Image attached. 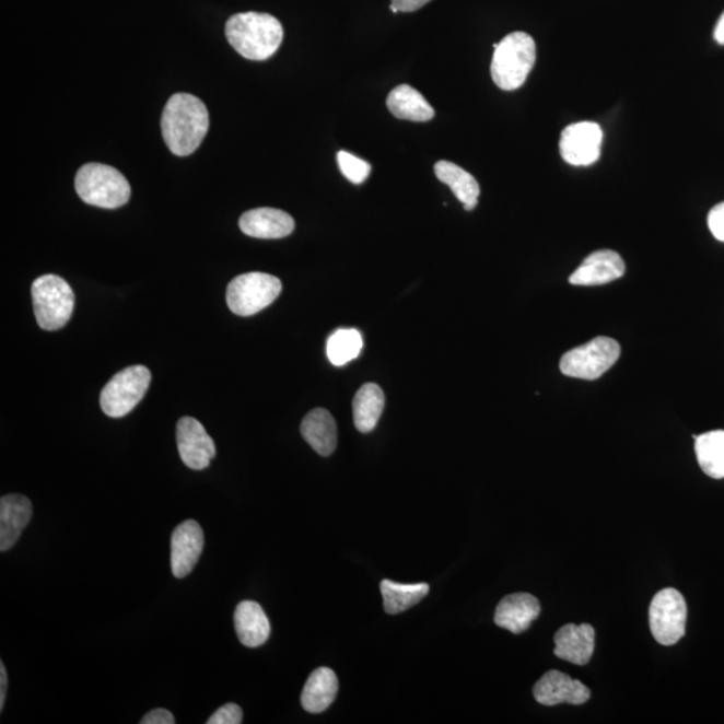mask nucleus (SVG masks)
Instances as JSON below:
<instances>
[{"label": "nucleus", "instance_id": "f257e3e1", "mask_svg": "<svg viewBox=\"0 0 724 724\" xmlns=\"http://www.w3.org/2000/svg\"><path fill=\"white\" fill-rule=\"evenodd\" d=\"M210 115L203 101L188 93L174 94L163 110L162 130L165 144L176 156H189L205 140Z\"/></svg>", "mask_w": 724, "mask_h": 724}, {"label": "nucleus", "instance_id": "f03ea898", "mask_svg": "<svg viewBox=\"0 0 724 724\" xmlns=\"http://www.w3.org/2000/svg\"><path fill=\"white\" fill-rule=\"evenodd\" d=\"M225 37L242 57L266 61L275 56L283 40V27L276 16L241 13L225 23Z\"/></svg>", "mask_w": 724, "mask_h": 724}, {"label": "nucleus", "instance_id": "7ed1b4c3", "mask_svg": "<svg viewBox=\"0 0 724 724\" xmlns=\"http://www.w3.org/2000/svg\"><path fill=\"white\" fill-rule=\"evenodd\" d=\"M491 77L502 91L512 92L525 84L536 65L537 47L529 34L515 32L494 45Z\"/></svg>", "mask_w": 724, "mask_h": 724}, {"label": "nucleus", "instance_id": "20e7f679", "mask_svg": "<svg viewBox=\"0 0 724 724\" xmlns=\"http://www.w3.org/2000/svg\"><path fill=\"white\" fill-rule=\"evenodd\" d=\"M74 186L82 201L100 209L115 210L130 199L126 176L105 164H85L77 172Z\"/></svg>", "mask_w": 724, "mask_h": 724}, {"label": "nucleus", "instance_id": "39448f33", "mask_svg": "<svg viewBox=\"0 0 724 724\" xmlns=\"http://www.w3.org/2000/svg\"><path fill=\"white\" fill-rule=\"evenodd\" d=\"M35 318L44 330L55 331L69 323L74 308V293L61 277L47 275L32 287Z\"/></svg>", "mask_w": 724, "mask_h": 724}, {"label": "nucleus", "instance_id": "423d86ee", "mask_svg": "<svg viewBox=\"0 0 724 724\" xmlns=\"http://www.w3.org/2000/svg\"><path fill=\"white\" fill-rule=\"evenodd\" d=\"M151 378V371L144 365H133L118 372L101 392L100 406L106 417L118 419L132 412L144 399Z\"/></svg>", "mask_w": 724, "mask_h": 724}, {"label": "nucleus", "instance_id": "0eeeda50", "mask_svg": "<svg viewBox=\"0 0 724 724\" xmlns=\"http://www.w3.org/2000/svg\"><path fill=\"white\" fill-rule=\"evenodd\" d=\"M282 292L277 277L265 272H247L233 279L227 288V305L236 316H254L270 306Z\"/></svg>", "mask_w": 724, "mask_h": 724}, {"label": "nucleus", "instance_id": "6e6552de", "mask_svg": "<svg viewBox=\"0 0 724 724\" xmlns=\"http://www.w3.org/2000/svg\"><path fill=\"white\" fill-rule=\"evenodd\" d=\"M620 353L619 342L614 338L597 337L563 354L560 370L568 377L597 379L616 364Z\"/></svg>", "mask_w": 724, "mask_h": 724}, {"label": "nucleus", "instance_id": "1a4fd4ad", "mask_svg": "<svg viewBox=\"0 0 724 724\" xmlns=\"http://www.w3.org/2000/svg\"><path fill=\"white\" fill-rule=\"evenodd\" d=\"M687 604L681 593L667 587L657 593L650 607V627L655 640L662 645H674L685 637Z\"/></svg>", "mask_w": 724, "mask_h": 724}, {"label": "nucleus", "instance_id": "9d476101", "mask_svg": "<svg viewBox=\"0 0 724 724\" xmlns=\"http://www.w3.org/2000/svg\"><path fill=\"white\" fill-rule=\"evenodd\" d=\"M603 129L596 122H575L562 130L561 156L574 167L595 164L602 154Z\"/></svg>", "mask_w": 724, "mask_h": 724}, {"label": "nucleus", "instance_id": "9b49d317", "mask_svg": "<svg viewBox=\"0 0 724 724\" xmlns=\"http://www.w3.org/2000/svg\"><path fill=\"white\" fill-rule=\"evenodd\" d=\"M176 442L184 465L191 470H205L215 458V443L200 421L191 417L177 421Z\"/></svg>", "mask_w": 724, "mask_h": 724}, {"label": "nucleus", "instance_id": "f8f14e48", "mask_svg": "<svg viewBox=\"0 0 724 724\" xmlns=\"http://www.w3.org/2000/svg\"><path fill=\"white\" fill-rule=\"evenodd\" d=\"M205 548V534L196 521L183 522L171 537V568L176 579L187 577Z\"/></svg>", "mask_w": 724, "mask_h": 724}, {"label": "nucleus", "instance_id": "ddd939ff", "mask_svg": "<svg viewBox=\"0 0 724 724\" xmlns=\"http://www.w3.org/2000/svg\"><path fill=\"white\" fill-rule=\"evenodd\" d=\"M534 698L544 705L568 703L580 705L591 699V690L584 682L572 679L560 670H549L533 688Z\"/></svg>", "mask_w": 724, "mask_h": 724}, {"label": "nucleus", "instance_id": "4468645a", "mask_svg": "<svg viewBox=\"0 0 724 724\" xmlns=\"http://www.w3.org/2000/svg\"><path fill=\"white\" fill-rule=\"evenodd\" d=\"M624 260L612 250H599L587 257L569 282L575 287H598L616 281L624 276Z\"/></svg>", "mask_w": 724, "mask_h": 724}, {"label": "nucleus", "instance_id": "2eb2a0df", "mask_svg": "<svg viewBox=\"0 0 724 724\" xmlns=\"http://www.w3.org/2000/svg\"><path fill=\"white\" fill-rule=\"evenodd\" d=\"M541 614V605L529 593H514L498 604L495 610V624L507 631L519 634L530 628Z\"/></svg>", "mask_w": 724, "mask_h": 724}, {"label": "nucleus", "instance_id": "dca6fc26", "mask_svg": "<svg viewBox=\"0 0 724 724\" xmlns=\"http://www.w3.org/2000/svg\"><path fill=\"white\" fill-rule=\"evenodd\" d=\"M596 631L589 624H568L557 631L554 655L562 661L586 666L595 652Z\"/></svg>", "mask_w": 724, "mask_h": 724}, {"label": "nucleus", "instance_id": "f3484780", "mask_svg": "<svg viewBox=\"0 0 724 724\" xmlns=\"http://www.w3.org/2000/svg\"><path fill=\"white\" fill-rule=\"evenodd\" d=\"M240 227L243 234L258 240H281L293 233L295 222L288 212L264 207L243 213Z\"/></svg>", "mask_w": 724, "mask_h": 724}, {"label": "nucleus", "instance_id": "a211bd4d", "mask_svg": "<svg viewBox=\"0 0 724 724\" xmlns=\"http://www.w3.org/2000/svg\"><path fill=\"white\" fill-rule=\"evenodd\" d=\"M33 515V504L21 494L0 500V550L8 551L17 542Z\"/></svg>", "mask_w": 724, "mask_h": 724}, {"label": "nucleus", "instance_id": "6ab92c4d", "mask_svg": "<svg viewBox=\"0 0 724 724\" xmlns=\"http://www.w3.org/2000/svg\"><path fill=\"white\" fill-rule=\"evenodd\" d=\"M234 626L241 643L250 649L264 645L270 637L271 627L265 610L258 603L242 602L234 615Z\"/></svg>", "mask_w": 724, "mask_h": 724}, {"label": "nucleus", "instance_id": "aec40b11", "mask_svg": "<svg viewBox=\"0 0 724 724\" xmlns=\"http://www.w3.org/2000/svg\"><path fill=\"white\" fill-rule=\"evenodd\" d=\"M301 433L311 447L320 456H329L337 447V424L324 408L308 412L301 424Z\"/></svg>", "mask_w": 724, "mask_h": 724}, {"label": "nucleus", "instance_id": "412c9836", "mask_svg": "<svg viewBox=\"0 0 724 724\" xmlns=\"http://www.w3.org/2000/svg\"><path fill=\"white\" fill-rule=\"evenodd\" d=\"M338 692V679L334 669L320 667L308 676L301 703L311 714H319L335 702Z\"/></svg>", "mask_w": 724, "mask_h": 724}, {"label": "nucleus", "instance_id": "4be33fe9", "mask_svg": "<svg viewBox=\"0 0 724 724\" xmlns=\"http://www.w3.org/2000/svg\"><path fill=\"white\" fill-rule=\"evenodd\" d=\"M387 106L392 115L400 120L427 122L435 117V109L417 89L399 85L389 93Z\"/></svg>", "mask_w": 724, "mask_h": 724}, {"label": "nucleus", "instance_id": "5701e85b", "mask_svg": "<svg viewBox=\"0 0 724 724\" xmlns=\"http://www.w3.org/2000/svg\"><path fill=\"white\" fill-rule=\"evenodd\" d=\"M435 175L439 180L451 188V191L465 206L466 211H472L478 206L479 183L467 171L447 160H441L435 164Z\"/></svg>", "mask_w": 724, "mask_h": 724}, {"label": "nucleus", "instance_id": "b1692460", "mask_svg": "<svg viewBox=\"0 0 724 724\" xmlns=\"http://www.w3.org/2000/svg\"><path fill=\"white\" fill-rule=\"evenodd\" d=\"M385 396L377 384H365L359 389L353 400L354 425L362 433L376 429L384 411Z\"/></svg>", "mask_w": 724, "mask_h": 724}, {"label": "nucleus", "instance_id": "393cba45", "mask_svg": "<svg viewBox=\"0 0 724 724\" xmlns=\"http://www.w3.org/2000/svg\"><path fill=\"white\" fill-rule=\"evenodd\" d=\"M379 591L384 599V609L388 615H399L414 607L430 592L429 584H399L395 581L383 580Z\"/></svg>", "mask_w": 724, "mask_h": 724}, {"label": "nucleus", "instance_id": "a878e982", "mask_svg": "<svg viewBox=\"0 0 724 724\" xmlns=\"http://www.w3.org/2000/svg\"><path fill=\"white\" fill-rule=\"evenodd\" d=\"M700 468L710 478H724V431H711L693 435Z\"/></svg>", "mask_w": 724, "mask_h": 724}, {"label": "nucleus", "instance_id": "bb28decb", "mask_svg": "<svg viewBox=\"0 0 724 724\" xmlns=\"http://www.w3.org/2000/svg\"><path fill=\"white\" fill-rule=\"evenodd\" d=\"M362 346L364 342L359 330L338 329L329 337L326 353L331 364L342 366L359 358Z\"/></svg>", "mask_w": 724, "mask_h": 724}, {"label": "nucleus", "instance_id": "cd10ccee", "mask_svg": "<svg viewBox=\"0 0 724 724\" xmlns=\"http://www.w3.org/2000/svg\"><path fill=\"white\" fill-rule=\"evenodd\" d=\"M338 167L350 183L362 184L371 175L372 165L354 154L341 151L337 153Z\"/></svg>", "mask_w": 724, "mask_h": 724}, {"label": "nucleus", "instance_id": "c85d7f7f", "mask_svg": "<svg viewBox=\"0 0 724 724\" xmlns=\"http://www.w3.org/2000/svg\"><path fill=\"white\" fill-rule=\"evenodd\" d=\"M242 722L243 712L240 705L229 703L213 712L207 724H241Z\"/></svg>", "mask_w": 724, "mask_h": 724}, {"label": "nucleus", "instance_id": "c756f323", "mask_svg": "<svg viewBox=\"0 0 724 724\" xmlns=\"http://www.w3.org/2000/svg\"><path fill=\"white\" fill-rule=\"evenodd\" d=\"M708 222L712 235L724 242V201L710 211Z\"/></svg>", "mask_w": 724, "mask_h": 724}, {"label": "nucleus", "instance_id": "7c9ffc66", "mask_svg": "<svg viewBox=\"0 0 724 724\" xmlns=\"http://www.w3.org/2000/svg\"><path fill=\"white\" fill-rule=\"evenodd\" d=\"M392 4L389 10L392 13H413L421 8H424L431 0H390Z\"/></svg>", "mask_w": 724, "mask_h": 724}, {"label": "nucleus", "instance_id": "2f4dec72", "mask_svg": "<svg viewBox=\"0 0 724 724\" xmlns=\"http://www.w3.org/2000/svg\"><path fill=\"white\" fill-rule=\"evenodd\" d=\"M175 722L174 714L164 709L152 710L140 721L141 724H174Z\"/></svg>", "mask_w": 724, "mask_h": 724}, {"label": "nucleus", "instance_id": "473e14b6", "mask_svg": "<svg viewBox=\"0 0 724 724\" xmlns=\"http://www.w3.org/2000/svg\"><path fill=\"white\" fill-rule=\"evenodd\" d=\"M8 670L3 662H0V711H3L5 696H8Z\"/></svg>", "mask_w": 724, "mask_h": 724}, {"label": "nucleus", "instance_id": "72a5a7b5", "mask_svg": "<svg viewBox=\"0 0 724 724\" xmlns=\"http://www.w3.org/2000/svg\"><path fill=\"white\" fill-rule=\"evenodd\" d=\"M714 39L716 40L717 44L724 46V11L720 17V21H717L716 23L714 30Z\"/></svg>", "mask_w": 724, "mask_h": 724}]
</instances>
